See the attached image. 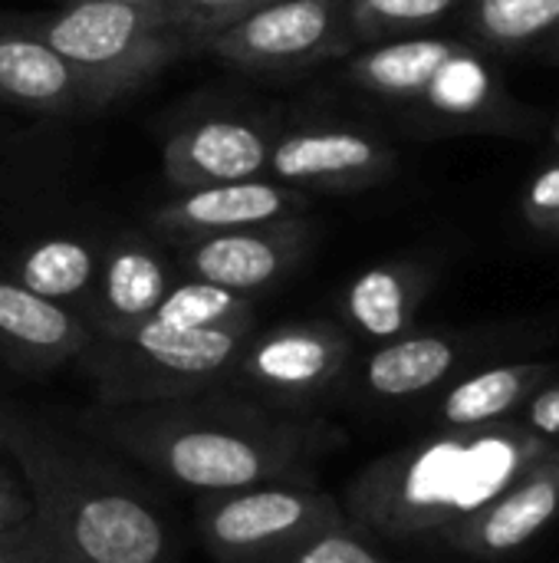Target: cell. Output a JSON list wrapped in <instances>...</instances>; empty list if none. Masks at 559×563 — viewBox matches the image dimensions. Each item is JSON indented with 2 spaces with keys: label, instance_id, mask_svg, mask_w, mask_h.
I'll list each match as a JSON object with an SVG mask.
<instances>
[{
  "label": "cell",
  "instance_id": "6da1fadb",
  "mask_svg": "<svg viewBox=\"0 0 559 563\" xmlns=\"http://www.w3.org/2000/svg\"><path fill=\"white\" fill-rule=\"evenodd\" d=\"M559 459L550 439L517 426L465 429L399 452L356 485L359 515L385 534L458 531L534 468Z\"/></svg>",
  "mask_w": 559,
  "mask_h": 563
},
{
  "label": "cell",
  "instance_id": "7a4b0ae2",
  "mask_svg": "<svg viewBox=\"0 0 559 563\" xmlns=\"http://www.w3.org/2000/svg\"><path fill=\"white\" fill-rule=\"evenodd\" d=\"M349 82L432 135H530L537 115L507 89L491 49L461 36H402L366 46Z\"/></svg>",
  "mask_w": 559,
  "mask_h": 563
},
{
  "label": "cell",
  "instance_id": "3957f363",
  "mask_svg": "<svg viewBox=\"0 0 559 563\" xmlns=\"http://www.w3.org/2000/svg\"><path fill=\"white\" fill-rule=\"evenodd\" d=\"M20 23L79 69L105 106L175 59L201 53L208 40V33L175 7L115 0H66Z\"/></svg>",
  "mask_w": 559,
  "mask_h": 563
},
{
  "label": "cell",
  "instance_id": "277c9868",
  "mask_svg": "<svg viewBox=\"0 0 559 563\" xmlns=\"http://www.w3.org/2000/svg\"><path fill=\"white\" fill-rule=\"evenodd\" d=\"M353 46L349 0H270L214 30L201 53L244 69H300Z\"/></svg>",
  "mask_w": 559,
  "mask_h": 563
},
{
  "label": "cell",
  "instance_id": "5b68a950",
  "mask_svg": "<svg viewBox=\"0 0 559 563\" xmlns=\"http://www.w3.org/2000/svg\"><path fill=\"white\" fill-rule=\"evenodd\" d=\"M395 148L359 125H300L273 139L267 175L297 191H362L392 178Z\"/></svg>",
  "mask_w": 559,
  "mask_h": 563
},
{
  "label": "cell",
  "instance_id": "8992f818",
  "mask_svg": "<svg viewBox=\"0 0 559 563\" xmlns=\"http://www.w3.org/2000/svg\"><path fill=\"white\" fill-rule=\"evenodd\" d=\"M306 244L310 224L293 214L267 224L191 238L185 241L181 267L194 280H208L250 297L283 280L300 264Z\"/></svg>",
  "mask_w": 559,
  "mask_h": 563
},
{
  "label": "cell",
  "instance_id": "52a82bcc",
  "mask_svg": "<svg viewBox=\"0 0 559 563\" xmlns=\"http://www.w3.org/2000/svg\"><path fill=\"white\" fill-rule=\"evenodd\" d=\"M270 145L273 135L260 122L224 115L201 119L165 142L161 172L181 191L260 178L267 172Z\"/></svg>",
  "mask_w": 559,
  "mask_h": 563
},
{
  "label": "cell",
  "instance_id": "ba28073f",
  "mask_svg": "<svg viewBox=\"0 0 559 563\" xmlns=\"http://www.w3.org/2000/svg\"><path fill=\"white\" fill-rule=\"evenodd\" d=\"M303 208H306V191H297L290 185L260 175V178L181 191L175 201L155 211V224L165 234H175L178 241H191L204 234L293 218Z\"/></svg>",
  "mask_w": 559,
  "mask_h": 563
},
{
  "label": "cell",
  "instance_id": "9c48e42d",
  "mask_svg": "<svg viewBox=\"0 0 559 563\" xmlns=\"http://www.w3.org/2000/svg\"><path fill=\"white\" fill-rule=\"evenodd\" d=\"M0 99L46 115H79L102 109L92 82L72 69L46 40L20 26H0Z\"/></svg>",
  "mask_w": 559,
  "mask_h": 563
},
{
  "label": "cell",
  "instance_id": "30bf717a",
  "mask_svg": "<svg viewBox=\"0 0 559 563\" xmlns=\"http://www.w3.org/2000/svg\"><path fill=\"white\" fill-rule=\"evenodd\" d=\"M349 343L329 323H297L280 327L257 343H244L237 369L260 389L270 393H316L323 389L346 363Z\"/></svg>",
  "mask_w": 559,
  "mask_h": 563
},
{
  "label": "cell",
  "instance_id": "8fae6325",
  "mask_svg": "<svg viewBox=\"0 0 559 563\" xmlns=\"http://www.w3.org/2000/svg\"><path fill=\"white\" fill-rule=\"evenodd\" d=\"M92 287L102 333L119 336L158 310L171 290V267L145 238H122L105 251Z\"/></svg>",
  "mask_w": 559,
  "mask_h": 563
},
{
  "label": "cell",
  "instance_id": "7c38bea8",
  "mask_svg": "<svg viewBox=\"0 0 559 563\" xmlns=\"http://www.w3.org/2000/svg\"><path fill=\"white\" fill-rule=\"evenodd\" d=\"M250 330H165L148 320L109 336L125 366H145L168 379H211L237 363Z\"/></svg>",
  "mask_w": 559,
  "mask_h": 563
},
{
  "label": "cell",
  "instance_id": "4fadbf2b",
  "mask_svg": "<svg viewBox=\"0 0 559 563\" xmlns=\"http://www.w3.org/2000/svg\"><path fill=\"white\" fill-rule=\"evenodd\" d=\"M69 541L89 563H158L165 531L158 518L125 495H89L69 511Z\"/></svg>",
  "mask_w": 559,
  "mask_h": 563
},
{
  "label": "cell",
  "instance_id": "5bb4252c",
  "mask_svg": "<svg viewBox=\"0 0 559 563\" xmlns=\"http://www.w3.org/2000/svg\"><path fill=\"white\" fill-rule=\"evenodd\" d=\"M559 515V459L534 468L481 515L455 531V541L471 554H511L524 548Z\"/></svg>",
  "mask_w": 559,
  "mask_h": 563
},
{
  "label": "cell",
  "instance_id": "9a60e30c",
  "mask_svg": "<svg viewBox=\"0 0 559 563\" xmlns=\"http://www.w3.org/2000/svg\"><path fill=\"white\" fill-rule=\"evenodd\" d=\"M161 465L191 488H247L260 482L273 462L254 439L227 429H185L165 442Z\"/></svg>",
  "mask_w": 559,
  "mask_h": 563
},
{
  "label": "cell",
  "instance_id": "2e32d148",
  "mask_svg": "<svg viewBox=\"0 0 559 563\" xmlns=\"http://www.w3.org/2000/svg\"><path fill=\"white\" fill-rule=\"evenodd\" d=\"M320 521V501L297 492H247L217 505L204 528L214 548L231 554H254L283 538H297Z\"/></svg>",
  "mask_w": 559,
  "mask_h": 563
},
{
  "label": "cell",
  "instance_id": "e0dca14e",
  "mask_svg": "<svg viewBox=\"0 0 559 563\" xmlns=\"http://www.w3.org/2000/svg\"><path fill=\"white\" fill-rule=\"evenodd\" d=\"M432 287V271L415 261H389L362 271L346 290V320L369 340H399Z\"/></svg>",
  "mask_w": 559,
  "mask_h": 563
},
{
  "label": "cell",
  "instance_id": "ac0fdd59",
  "mask_svg": "<svg viewBox=\"0 0 559 563\" xmlns=\"http://www.w3.org/2000/svg\"><path fill=\"white\" fill-rule=\"evenodd\" d=\"M0 340L36 356H69L86 346V327L56 300L0 277Z\"/></svg>",
  "mask_w": 559,
  "mask_h": 563
},
{
  "label": "cell",
  "instance_id": "d6986e66",
  "mask_svg": "<svg viewBox=\"0 0 559 563\" xmlns=\"http://www.w3.org/2000/svg\"><path fill=\"white\" fill-rule=\"evenodd\" d=\"M550 376V366L544 363H511V366H491L468 379H461L441 402V422L451 429H481L497 419H504L514 406L527 402L544 379Z\"/></svg>",
  "mask_w": 559,
  "mask_h": 563
},
{
  "label": "cell",
  "instance_id": "ffe728a7",
  "mask_svg": "<svg viewBox=\"0 0 559 563\" xmlns=\"http://www.w3.org/2000/svg\"><path fill=\"white\" fill-rule=\"evenodd\" d=\"M461 360V346L451 336L422 333L399 336L379 346L366 363V386L379 396L402 399L438 386Z\"/></svg>",
  "mask_w": 559,
  "mask_h": 563
},
{
  "label": "cell",
  "instance_id": "44dd1931",
  "mask_svg": "<svg viewBox=\"0 0 559 563\" xmlns=\"http://www.w3.org/2000/svg\"><path fill=\"white\" fill-rule=\"evenodd\" d=\"M465 26L491 53H527L559 33V0H465Z\"/></svg>",
  "mask_w": 559,
  "mask_h": 563
},
{
  "label": "cell",
  "instance_id": "7402d4cb",
  "mask_svg": "<svg viewBox=\"0 0 559 563\" xmlns=\"http://www.w3.org/2000/svg\"><path fill=\"white\" fill-rule=\"evenodd\" d=\"M96 271H99L96 251L82 238H69V234H56L30 244L13 264V277L20 287L56 303L86 294L96 280Z\"/></svg>",
  "mask_w": 559,
  "mask_h": 563
},
{
  "label": "cell",
  "instance_id": "603a6c76",
  "mask_svg": "<svg viewBox=\"0 0 559 563\" xmlns=\"http://www.w3.org/2000/svg\"><path fill=\"white\" fill-rule=\"evenodd\" d=\"M250 320L254 307L244 294L194 277L171 284L158 310L148 317V323L165 330H250Z\"/></svg>",
  "mask_w": 559,
  "mask_h": 563
},
{
  "label": "cell",
  "instance_id": "cb8c5ba5",
  "mask_svg": "<svg viewBox=\"0 0 559 563\" xmlns=\"http://www.w3.org/2000/svg\"><path fill=\"white\" fill-rule=\"evenodd\" d=\"M465 0H349V30L356 43H385L432 33Z\"/></svg>",
  "mask_w": 559,
  "mask_h": 563
},
{
  "label": "cell",
  "instance_id": "d4e9b609",
  "mask_svg": "<svg viewBox=\"0 0 559 563\" xmlns=\"http://www.w3.org/2000/svg\"><path fill=\"white\" fill-rule=\"evenodd\" d=\"M30 492L7 472L0 468V544H23V541H40V518Z\"/></svg>",
  "mask_w": 559,
  "mask_h": 563
},
{
  "label": "cell",
  "instance_id": "484cf974",
  "mask_svg": "<svg viewBox=\"0 0 559 563\" xmlns=\"http://www.w3.org/2000/svg\"><path fill=\"white\" fill-rule=\"evenodd\" d=\"M521 211H524V221L537 231H544L554 218L559 214V158L544 165L530 181H527V191L521 198Z\"/></svg>",
  "mask_w": 559,
  "mask_h": 563
},
{
  "label": "cell",
  "instance_id": "4316f807",
  "mask_svg": "<svg viewBox=\"0 0 559 563\" xmlns=\"http://www.w3.org/2000/svg\"><path fill=\"white\" fill-rule=\"evenodd\" d=\"M293 563H382L366 544H359L356 538L343 534V531H326L320 538H313Z\"/></svg>",
  "mask_w": 559,
  "mask_h": 563
},
{
  "label": "cell",
  "instance_id": "83f0119b",
  "mask_svg": "<svg viewBox=\"0 0 559 563\" xmlns=\"http://www.w3.org/2000/svg\"><path fill=\"white\" fill-rule=\"evenodd\" d=\"M264 3H270V0H178V10H181L198 30H204V33L211 36L214 30H221V26L241 20L244 13H250V10H257V7H264Z\"/></svg>",
  "mask_w": 559,
  "mask_h": 563
},
{
  "label": "cell",
  "instance_id": "f1b7e54d",
  "mask_svg": "<svg viewBox=\"0 0 559 563\" xmlns=\"http://www.w3.org/2000/svg\"><path fill=\"white\" fill-rule=\"evenodd\" d=\"M527 429L540 439H559V386H540L527 399Z\"/></svg>",
  "mask_w": 559,
  "mask_h": 563
},
{
  "label": "cell",
  "instance_id": "f546056e",
  "mask_svg": "<svg viewBox=\"0 0 559 563\" xmlns=\"http://www.w3.org/2000/svg\"><path fill=\"white\" fill-rule=\"evenodd\" d=\"M0 563H46L40 554V541L0 544Z\"/></svg>",
  "mask_w": 559,
  "mask_h": 563
},
{
  "label": "cell",
  "instance_id": "4dcf8cb0",
  "mask_svg": "<svg viewBox=\"0 0 559 563\" xmlns=\"http://www.w3.org/2000/svg\"><path fill=\"white\" fill-rule=\"evenodd\" d=\"M66 3V0H59ZM115 3H142V7H175L178 10V0H115Z\"/></svg>",
  "mask_w": 559,
  "mask_h": 563
},
{
  "label": "cell",
  "instance_id": "1f68e13d",
  "mask_svg": "<svg viewBox=\"0 0 559 563\" xmlns=\"http://www.w3.org/2000/svg\"><path fill=\"white\" fill-rule=\"evenodd\" d=\"M540 234H544V238H554V241H559V214L554 218V221H550V224H547V228H544V231H540Z\"/></svg>",
  "mask_w": 559,
  "mask_h": 563
},
{
  "label": "cell",
  "instance_id": "d6a6232c",
  "mask_svg": "<svg viewBox=\"0 0 559 563\" xmlns=\"http://www.w3.org/2000/svg\"><path fill=\"white\" fill-rule=\"evenodd\" d=\"M547 49H554V53H559V33H557V36H554V40H550V43H547Z\"/></svg>",
  "mask_w": 559,
  "mask_h": 563
},
{
  "label": "cell",
  "instance_id": "836d02e7",
  "mask_svg": "<svg viewBox=\"0 0 559 563\" xmlns=\"http://www.w3.org/2000/svg\"><path fill=\"white\" fill-rule=\"evenodd\" d=\"M554 145H557V148H559V119H557V122H554Z\"/></svg>",
  "mask_w": 559,
  "mask_h": 563
},
{
  "label": "cell",
  "instance_id": "e575fe53",
  "mask_svg": "<svg viewBox=\"0 0 559 563\" xmlns=\"http://www.w3.org/2000/svg\"><path fill=\"white\" fill-rule=\"evenodd\" d=\"M0 26H3V20H0Z\"/></svg>",
  "mask_w": 559,
  "mask_h": 563
}]
</instances>
